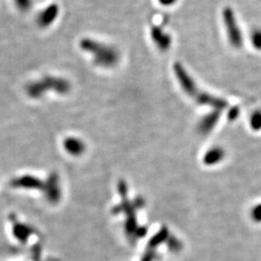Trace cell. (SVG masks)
I'll list each match as a JSON object with an SVG mask.
<instances>
[{
  "label": "cell",
  "instance_id": "6da1fadb",
  "mask_svg": "<svg viewBox=\"0 0 261 261\" xmlns=\"http://www.w3.org/2000/svg\"><path fill=\"white\" fill-rule=\"evenodd\" d=\"M80 47L82 50L93 55L94 63L99 67L111 69L115 67L120 61V52L116 48L97 42L94 39H82Z\"/></svg>",
  "mask_w": 261,
  "mask_h": 261
},
{
  "label": "cell",
  "instance_id": "7a4b0ae2",
  "mask_svg": "<svg viewBox=\"0 0 261 261\" xmlns=\"http://www.w3.org/2000/svg\"><path fill=\"white\" fill-rule=\"evenodd\" d=\"M71 88L72 85L68 80L64 78L47 76L40 81L28 83L25 86V92L27 96L32 99H40L49 91L65 95L71 91Z\"/></svg>",
  "mask_w": 261,
  "mask_h": 261
},
{
  "label": "cell",
  "instance_id": "3957f363",
  "mask_svg": "<svg viewBox=\"0 0 261 261\" xmlns=\"http://www.w3.org/2000/svg\"><path fill=\"white\" fill-rule=\"evenodd\" d=\"M223 17L229 43L234 48H241L243 45L242 32L237 24L234 13L230 7H226L224 9Z\"/></svg>",
  "mask_w": 261,
  "mask_h": 261
},
{
  "label": "cell",
  "instance_id": "277c9868",
  "mask_svg": "<svg viewBox=\"0 0 261 261\" xmlns=\"http://www.w3.org/2000/svg\"><path fill=\"white\" fill-rule=\"evenodd\" d=\"M173 71L183 91L190 97L196 99L200 93V91L197 90V86L195 81L193 80V78H191L184 66L180 62H175L173 64Z\"/></svg>",
  "mask_w": 261,
  "mask_h": 261
},
{
  "label": "cell",
  "instance_id": "5b68a950",
  "mask_svg": "<svg viewBox=\"0 0 261 261\" xmlns=\"http://www.w3.org/2000/svg\"><path fill=\"white\" fill-rule=\"evenodd\" d=\"M150 35L153 42L161 51H166L169 49L172 42L171 36L168 33L164 32L161 26H152L150 29Z\"/></svg>",
  "mask_w": 261,
  "mask_h": 261
},
{
  "label": "cell",
  "instance_id": "8992f818",
  "mask_svg": "<svg viewBox=\"0 0 261 261\" xmlns=\"http://www.w3.org/2000/svg\"><path fill=\"white\" fill-rule=\"evenodd\" d=\"M59 14V7L57 4H51L44 9L37 16V24L41 28H47L51 23H53L58 16Z\"/></svg>",
  "mask_w": 261,
  "mask_h": 261
},
{
  "label": "cell",
  "instance_id": "52a82bcc",
  "mask_svg": "<svg viewBox=\"0 0 261 261\" xmlns=\"http://www.w3.org/2000/svg\"><path fill=\"white\" fill-rule=\"evenodd\" d=\"M195 100L199 105L209 106V107H211L219 112L228 107V102L226 100L219 98V97H216V96H213L209 93L201 92V91Z\"/></svg>",
  "mask_w": 261,
  "mask_h": 261
},
{
  "label": "cell",
  "instance_id": "ba28073f",
  "mask_svg": "<svg viewBox=\"0 0 261 261\" xmlns=\"http://www.w3.org/2000/svg\"><path fill=\"white\" fill-rule=\"evenodd\" d=\"M219 118H220V112L219 111H215V112L211 113L210 114L206 115L201 120V122L199 124V129L203 132H207V131L212 130L213 127L218 122Z\"/></svg>",
  "mask_w": 261,
  "mask_h": 261
},
{
  "label": "cell",
  "instance_id": "9c48e42d",
  "mask_svg": "<svg viewBox=\"0 0 261 261\" xmlns=\"http://www.w3.org/2000/svg\"><path fill=\"white\" fill-rule=\"evenodd\" d=\"M65 146H66L67 149L77 152L79 150H82V143L80 140L76 139V138H68L65 141Z\"/></svg>",
  "mask_w": 261,
  "mask_h": 261
},
{
  "label": "cell",
  "instance_id": "30bf717a",
  "mask_svg": "<svg viewBox=\"0 0 261 261\" xmlns=\"http://www.w3.org/2000/svg\"><path fill=\"white\" fill-rule=\"evenodd\" d=\"M251 42L255 49L261 50V30H254L251 35Z\"/></svg>",
  "mask_w": 261,
  "mask_h": 261
},
{
  "label": "cell",
  "instance_id": "8fae6325",
  "mask_svg": "<svg viewBox=\"0 0 261 261\" xmlns=\"http://www.w3.org/2000/svg\"><path fill=\"white\" fill-rule=\"evenodd\" d=\"M15 3L21 12H27L32 7V0H15Z\"/></svg>",
  "mask_w": 261,
  "mask_h": 261
},
{
  "label": "cell",
  "instance_id": "7c38bea8",
  "mask_svg": "<svg viewBox=\"0 0 261 261\" xmlns=\"http://www.w3.org/2000/svg\"><path fill=\"white\" fill-rule=\"evenodd\" d=\"M251 126L255 130L261 129V112H256L251 117Z\"/></svg>",
  "mask_w": 261,
  "mask_h": 261
},
{
  "label": "cell",
  "instance_id": "4fadbf2b",
  "mask_svg": "<svg viewBox=\"0 0 261 261\" xmlns=\"http://www.w3.org/2000/svg\"><path fill=\"white\" fill-rule=\"evenodd\" d=\"M240 114V109L238 107H233L229 110L228 114V117L229 120H235Z\"/></svg>",
  "mask_w": 261,
  "mask_h": 261
},
{
  "label": "cell",
  "instance_id": "5bb4252c",
  "mask_svg": "<svg viewBox=\"0 0 261 261\" xmlns=\"http://www.w3.org/2000/svg\"><path fill=\"white\" fill-rule=\"evenodd\" d=\"M160 4L163 5V6H171L174 3H176L177 0H158Z\"/></svg>",
  "mask_w": 261,
  "mask_h": 261
}]
</instances>
